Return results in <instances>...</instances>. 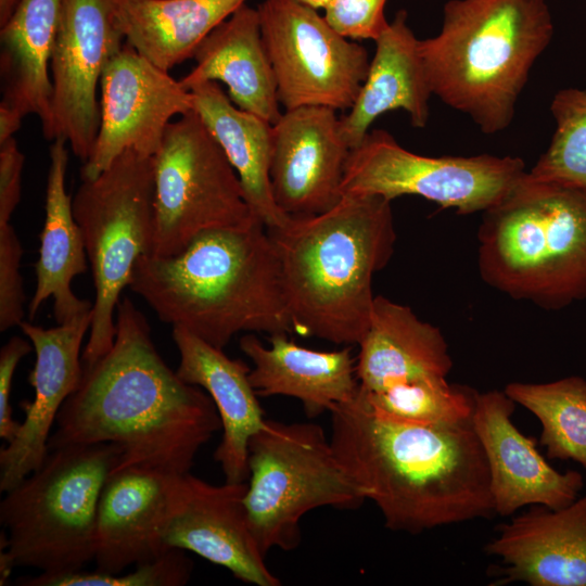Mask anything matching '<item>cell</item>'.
Segmentation results:
<instances>
[{
	"instance_id": "6da1fadb",
	"label": "cell",
	"mask_w": 586,
	"mask_h": 586,
	"mask_svg": "<svg viewBox=\"0 0 586 586\" xmlns=\"http://www.w3.org/2000/svg\"><path fill=\"white\" fill-rule=\"evenodd\" d=\"M115 326L112 347L84 368L79 387L61 408L48 448L114 443L123 450L115 471L190 472L200 449L221 430L215 404L167 366L128 296L120 298Z\"/></svg>"
},
{
	"instance_id": "7a4b0ae2",
	"label": "cell",
	"mask_w": 586,
	"mask_h": 586,
	"mask_svg": "<svg viewBox=\"0 0 586 586\" xmlns=\"http://www.w3.org/2000/svg\"><path fill=\"white\" fill-rule=\"evenodd\" d=\"M330 413L337 458L391 531L418 534L495 514L472 420L400 422L374 413L357 397Z\"/></svg>"
},
{
	"instance_id": "3957f363",
	"label": "cell",
	"mask_w": 586,
	"mask_h": 586,
	"mask_svg": "<svg viewBox=\"0 0 586 586\" xmlns=\"http://www.w3.org/2000/svg\"><path fill=\"white\" fill-rule=\"evenodd\" d=\"M129 288L158 319L224 349L240 332L294 333L280 263L258 218L137 262Z\"/></svg>"
},
{
	"instance_id": "277c9868",
	"label": "cell",
	"mask_w": 586,
	"mask_h": 586,
	"mask_svg": "<svg viewBox=\"0 0 586 586\" xmlns=\"http://www.w3.org/2000/svg\"><path fill=\"white\" fill-rule=\"evenodd\" d=\"M391 202L344 194L330 209L267 228L294 333L358 345L370 321L372 279L396 241Z\"/></svg>"
},
{
	"instance_id": "5b68a950",
	"label": "cell",
	"mask_w": 586,
	"mask_h": 586,
	"mask_svg": "<svg viewBox=\"0 0 586 586\" xmlns=\"http://www.w3.org/2000/svg\"><path fill=\"white\" fill-rule=\"evenodd\" d=\"M553 24L545 0H449L441 31L419 40L432 90L485 135L508 128Z\"/></svg>"
},
{
	"instance_id": "8992f818",
	"label": "cell",
	"mask_w": 586,
	"mask_h": 586,
	"mask_svg": "<svg viewBox=\"0 0 586 586\" xmlns=\"http://www.w3.org/2000/svg\"><path fill=\"white\" fill-rule=\"evenodd\" d=\"M482 279L551 310L586 298V189L531 179L527 171L483 212Z\"/></svg>"
},
{
	"instance_id": "52a82bcc",
	"label": "cell",
	"mask_w": 586,
	"mask_h": 586,
	"mask_svg": "<svg viewBox=\"0 0 586 586\" xmlns=\"http://www.w3.org/2000/svg\"><path fill=\"white\" fill-rule=\"evenodd\" d=\"M122 456L114 443L52 448L36 470L5 492L0 504V523L8 533L0 552L1 585L17 566L60 576L94 559L99 500Z\"/></svg>"
},
{
	"instance_id": "ba28073f",
	"label": "cell",
	"mask_w": 586,
	"mask_h": 586,
	"mask_svg": "<svg viewBox=\"0 0 586 586\" xmlns=\"http://www.w3.org/2000/svg\"><path fill=\"white\" fill-rule=\"evenodd\" d=\"M244 505L264 555L301 543L300 522L320 507L355 509L366 500L316 423L266 419L249 443Z\"/></svg>"
},
{
	"instance_id": "9c48e42d",
	"label": "cell",
	"mask_w": 586,
	"mask_h": 586,
	"mask_svg": "<svg viewBox=\"0 0 586 586\" xmlns=\"http://www.w3.org/2000/svg\"><path fill=\"white\" fill-rule=\"evenodd\" d=\"M95 296L82 366L90 367L113 345L114 314L140 257L151 255L154 229L153 156L124 151L93 179H81L72 198Z\"/></svg>"
},
{
	"instance_id": "30bf717a",
	"label": "cell",
	"mask_w": 586,
	"mask_h": 586,
	"mask_svg": "<svg viewBox=\"0 0 586 586\" xmlns=\"http://www.w3.org/2000/svg\"><path fill=\"white\" fill-rule=\"evenodd\" d=\"M153 162L151 255H176L205 231L257 218L238 174L194 110L168 124Z\"/></svg>"
},
{
	"instance_id": "8fae6325",
	"label": "cell",
	"mask_w": 586,
	"mask_h": 586,
	"mask_svg": "<svg viewBox=\"0 0 586 586\" xmlns=\"http://www.w3.org/2000/svg\"><path fill=\"white\" fill-rule=\"evenodd\" d=\"M525 173L520 157L423 156L400 146L390 132L373 129L351 150L341 194L388 201L417 195L466 215L499 203Z\"/></svg>"
},
{
	"instance_id": "7c38bea8",
	"label": "cell",
	"mask_w": 586,
	"mask_h": 586,
	"mask_svg": "<svg viewBox=\"0 0 586 586\" xmlns=\"http://www.w3.org/2000/svg\"><path fill=\"white\" fill-rule=\"evenodd\" d=\"M257 11L284 111L301 106L351 110L370 66L366 48L298 0H264Z\"/></svg>"
},
{
	"instance_id": "4fadbf2b",
	"label": "cell",
	"mask_w": 586,
	"mask_h": 586,
	"mask_svg": "<svg viewBox=\"0 0 586 586\" xmlns=\"http://www.w3.org/2000/svg\"><path fill=\"white\" fill-rule=\"evenodd\" d=\"M117 0H62L50 61L52 140L64 139L85 163L100 127L97 88L124 46Z\"/></svg>"
},
{
	"instance_id": "5bb4252c",
	"label": "cell",
	"mask_w": 586,
	"mask_h": 586,
	"mask_svg": "<svg viewBox=\"0 0 586 586\" xmlns=\"http://www.w3.org/2000/svg\"><path fill=\"white\" fill-rule=\"evenodd\" d=\"M100 127L81 179H93L124 151L153 156L175 116L193 110L191 91L127 42L100 78Z\"/></svg>"
},
{
	"instance_id": "9a60e30c",
	"label": "cell",
	"mask_w": 586,
	"mask_h": 586,
	"mask_svg": "<svg viewBox=\"0 0 586 586\" xmlns=\"http://www.w3.org/2000/svg\"><path fill=\"white\" fill-rule=\"evenodd\" d=\"M246 482L211 484L190 472L175 474L163 527V543L224 566L256 586H279L251 532Z\"/></svg>"
},
{
	"instance_id": "2e32d148",
	"label": "cell",
	"mask_w": 586,
	"mask_h": 586,
	"mask_svg": "<svg viewBox=\"0 0 586 586\" xmlns=\"http://www.w3.org/2000/svg\"><path fill=\"white\" fill-rule=\"evenodd\" d=\"M91 310L53 328L23 321L20 329L34 347L36 360L28 375L34 399L20 403L25 419L14 440L0 450V491L13 488L36 470L49 453L48 442L66 399L79 387L82 341Z\"/></svg>"
},
{
	"instance_id": "e0dca14e",
	"label": "cell",
	"mask_w": 586,
	"mask_h": 586,
	"mask_svg": "<svg viewBox=\"0 0 586 586\" xmlns=\"http://www.w3.org/2000/svg\"><path fill=\"white\" fill-rule=\"evenodd\" d=\"M515 402L505 391L476 393L473 429L489 472L495 514L508 517L525 506L560 509L576 500L584 486L579 472L557 471L536 442L512 422Z\"/></svg>"
},
{
	"instance_id": "ac0fdd59",
	"label": "cell",
	"mask_w": 586,
	"mask_h": 586,
	"mask_svg": "<svg viewBox=\"0 0 586 586\" xmlns=\"http://www.w3.org/2000/svg\"><path fill=\"white\" fill-rule=\"evenodd\" d=\"M351 149L336 111L324 106L286 110L273 124L272 195L288 216L323 213L342 198Z\"/></svg>"
},
{
	"instance_id": "d6986e66",
	"label": "cell",
	"mask_w": 586,
	"mask_h": 586,
	"mask_svg": "<svg viewBox=\"0 0 586 586\" xmlns=\"http://www.w3.org/2000/svg\"><path fill=\"white\" fill-rule=\"evenodd\" d=\"M497 532L484 550L505 564L500 584L586 586V495L560 509L531 506Z\"/></svg>"
},
{
	"instance_id": "ffe728a7",
	"label": "cell",
	"mask_w": 586,
	"mask_h": 586,
	"mask_svg": "<svg viewBox=\"0 0 586 586\" xmlns=\"http://www.w3.org/2000/svg\"><path fill=\"white\" fill-rule=\"evenodd\" d=\"M174 475L128 468L109 476L97 511V571L118 574L168 549L162 533Z\"/></svg>"
},
{
	"instance_id": "44dd1931",
	"label": "cell",
	"mask_w": 586,
	"mask_h": 586,
	"mask_svg": "<svg viewBox=\"0 0 586 586\" xmlns=\"http://www.w3.org/2000/svg\"><path fill=\"white\" fill-rule=\"evenodd\" d=\"M171 336L179 353L178 377L204 390L219 415L222 435L214 460L226 482H246L249 443L266 422L250 382L251 368L182 328L173 327Z\"/></svg>"
},
{
	"instance_id": "7402d4cb",
	"label": "cell",
	"mask_w": 586,
	"mask_h": 586,
	"mask_svg": "<svg viewBox=\"0 0 586 586\" xmlns=\"http://www.w3.org/2000/svg\"><path fill=\"white\" fill-rule=\"evenodd\" d=\"M268 342L264 345L254 334L239 341L253 364L249 378L258 397L296 398L308 418L356 399L359 383L352 345L315 351L296 344L288 334L269 335Z\"/></svg>"
},
{
	"instance_id": "603a6c76",
	"label": "cell",
	"mask_w": 586,
	"mask_h": 586,
	"mask_svg": "<svg viewBox=\"0 0 586 586\" xmlns=\"http://www.w3.org/2000/svg\"><path fill=\"white\" fill-rule=\"evenodd\" d=\"M399 10L374 40L375 52L367 78L348 112L340 117V131L352 150L360 144L382 114L403 110L411 125L424 128L432 90L419 51V40Z\"/></svg>"
},
{
	"instance_id": "cb8c5ba5",
	"label": "cell",
	"mask_w": 586,
	"mask_h": 586,
	"mask_svg": "<svg viewBox=\"0 0 586 586\" xmlns=\"http://www.w3.org/2000/svg\"><path fill=\"white\" fill-rule=\"evenodd\" d=\"M192 58L194 67L180 79L187 90L206 81L222 82L239 109L272 125L278 122L281 104L257 9L243 4L204 38Z\"/></svg>"
},
{
	"instance_id": "d4e9b609",
	"label": "cell",
	"mask_w": 586,
	"mask_h": 586,
	"mask_svg": "<svg viewBox=\"0 0 586 586\" xmlns=\"http://www.w3.org/2000/svg\"><path fill=\"white\" fill-rule=\"evenodd\" d=\"M358 346L356 377L364 393L421 378H446L453 367L441 330L382 295L374 297Z\"/></svg>"
},
{
	"instance_id": "484cf974",
	"label": "cell",
	"mask_w": 586,
	"mask_h": 586,
	"mask_svg": "<svg viewBox=\"0 0 586 586\" xmlns=\"http://www.w3.org/2000/svg\"><path fill=\"white\" fill-rule=\"evenodd\" d=\"M66 144L64 139L56 138L49 150L46 216L35 265L36 286L27 308L30 320L50 297L53 298L56 323L68 321L92 308V302L79 298L71 288L73 279L86 272L88 257L81 230L73 214L72 198L65 186L68 164Z\"/></svg>"
},
{
	"instance_id": "4316f807",
	"label": "cell",
	"mask_w": 586,
	"mask_h": 586,
	"mask_svg": "<svg viewBox=\"0 0 586 586\" xmlns=\"http://www.w3.org/2000/svg\"><path fill=\"white\" fill-rule=\"evenodd\" d=\"M62 0H20L0 27V105L38 116L52 140L53 86L50 61Z\"/></svg>"
},
{
	"instance_id": "83f0119b",
	"label": "cell",
	"mask_w": 586,
	"mask_h": 586,
	"mask_svg": "<svg viewBox=\"0 0 586 586\" xmlns=\"http://www.w3.org/2000/svg\"><path fill=\"white\" fill-rule=\"evenodd\" d=\"M189 91L193 110L238 174L252 214L267 228L285 224L290 216L276 204L270 183L273 125L234 105L216 81L195 85Z\"/></svg>"
},
{
	"instance_id": "f1b7e54d",
	"label": "cell",
	"mask_w": 586,
	"mask_h": 586,
	"mask_svg": "<svg viewBox=\"0 0 586 586\" xmlns=\"http://www.w3.org/2000/svg\"><path fill=\"white\" fill-rule=\"evenodd\" d=\"M247 0H117L125 40L169 72Z\"/></svg>"
},
{
	"instance_id": "f546056e",
	"label": "cell",
	"mask_w": 586,
	"mask_h": 586,
	"mask_svg": "<svg viewBox=\"0 0 586 586\" xmlns=\"http://www.w3.org/2000/svg\"><path fill=\"white\" fill-rule=\"evenodd\" d=\"M506 394L542 424L540 444L551 459L586 469V380L569 377L548 383L511 382Z\"/></svg>"
},
{
	"instance_id": "4dcf8cb0",
	"label": "cell",
	"mask_w": 586,
	"mask_h": 586,
	"mask_svg": "<svg viewBox=\"0 0 586 586\" xmlns=\"http://www.w3.org/2000/svg\"><path fill=\"white\" fill-rule=\"evenodd\" d=\"M477 392L451 385L445 377L395 383L357 399L374 413L400 422L451 424L472 420Z\"/></svg>"
},
{
	"instance_id": "1f68e13d",
	"label": "cell",
	"mask_w": 586,
	"mask_h": 586,
	"mask_svg": "<svg viewBox=\"0 0 586 586\" xmlns=\"http://www.w3.org/2000/svg\"><path fill=\"white\" fill-rule=\"evenodd\" d=\"M556 130L527 175L531 179L586 189V89L558 91L550 104Z\"/></svg>"
},
{
	"instance_id": "d6a6232c",
	"label": "cell",
	"mask_w": 586,
	"mask_h": 586,
	"mask_svg": "<svg viewBox=\"0 0 586 586\" xmlns=\"http://www.w3.org/2000/svg\"><path fill=\"white\" fill-rule=\"evenodd\" d=\"M179 548H168L157 557L138 563L129 573L106 574L77 571L60 576L41 574L18 579L26 586H182L191 576L193 563Z\"/></svg>"
},
{
	"instance_id": "836d02e7",
	"label": "cell",
	"mask_w": 586,
	"mask_h": 586,
	"mask_svg": "<svg viewBox=\"0 0 586 586\" xmlns=\"http://www.w3.org/2000/svg\"><path fill=\"white\" fill-rule=\"evenodd\" d=\"M22 243L13 226L0 227V331L24 321L26 295L20 272Z\"/></svg>"
},
{
	"instance_id": "e575fe53",
	"label": "cell",
	"mask_w": 586,
	"mask_h": 586,
	"mask_svg": "<svg viewBox=\"0 0 586 586\" xmlns=\"http://www.w3.org/2000/svg\"><path fill=\"white\" fill-rule=\"evenodd\" d=\"M387 0H330L324 11L328 23L352 40H375L387 27Z\"/></svg>"
},
{
	"instance_id": "d590c367",
	"label": "cell",
	"mask_w": 586,
	"mask_h": 586,
	"mask_svg": "<svg viewBox=\"0 0 586 586\" xmlns=\"http://www.w3.org/2000/svg\"><path fill=\"white\" fill-rule=\"evenodd\" d=\"M34 349L29 340L12 336L0 349V437L10 443L20 431L21 423L12 416L10 405L13 377L18 362Z\"/></svg>"
},
{
	"instance_id": "8d00e7d4",
	"label": "cell",
	"mask_w": 586,
	"mask_h": 586,
	"mask_svg": "<svg viewBox=\"0 0 586 586\" xmlns=\"http://www.w3.org/2000/svg\"><path fill=\"white\" fill-rule=\"evenodd\" d=\"M24 162L14 137L0 142V227L10 225L21 201Z\"/></svg>"
},
{
	"instance_id": "74e56055",
	"label": "cell",
	"mask_w": 586,
	"mask_h": 586,
	"mask_svg": "<svg viewBox=\"0 0 586 586\" xmlns=\"http://www.w3.org/2000/svg\"><path fill=\"white\" fill-rule=\"evenodd\" d=\"M23 118L18 112L0 105V142L13 137L21 128Z\"/></svg>"
},
{
	"instance_id": "f35d334b",
	"label": "cell",
	"mask_w": 586,
	"mask_h": 586,
	"mask_svg": "<svg viewBox=\"0 0 586 586\" xmlns=\"http://www.w3.org/2000/svg\"><path fill=\"white\" fill-rule=\"evenodd\" d=\"M18 2L20 0H0V27L11 17Z\"/></svg>"
},
{
	"instance_id": "ab89813d",
	"label": "cell",
	"mask_w": 586,
	"mask_h": 586,
	"mask_svg": "<svg viewBox=\"0 0 586 586\" xmlns=\"http://www.w3.org/2000/svg\"><path fill=\"white\" fill-rule=\"evenodd\" d=\"M300 2L307 4L314 9H324L330 0H298Z\"/></svg>"
}]
</instances>
